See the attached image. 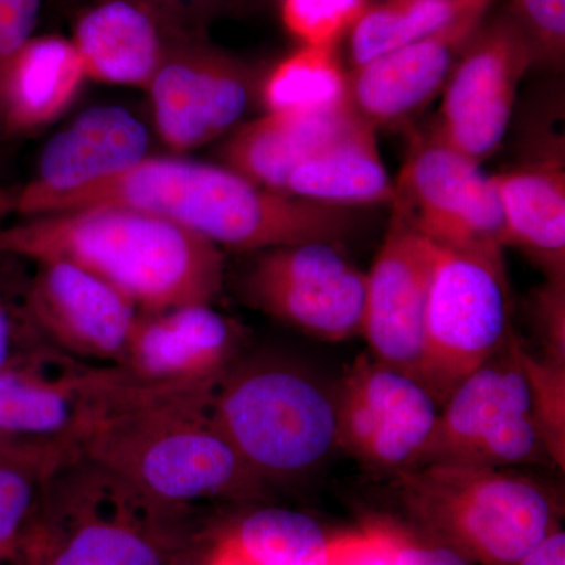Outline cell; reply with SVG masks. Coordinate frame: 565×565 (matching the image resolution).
Here are the masks:
<instances>
[{
    "mask_svg": "<svg viewBox=\"0 0 565 565\" xmlns=\"http://www.w3.org/2000/svg\"><path fill=\"white\" fill-rule=\"evenodd\" d=\"M87 79L147 88L170 47L161 24L143 3L106 0L85 11L74 28Z\"/></svg>",
    "mask_w": 565,
    "mask_h": 565,
    "instance_id": "21",
    "label": "cell"
},
{
    "mask_svg": "<svg viewBox=\"0 0 565 565\" xmlns=\"http://www.w3.org/2000/svg\"><path fill=\"white\" fill-rule=\"evenodd\" d=\"M243 330L211 303L140 313L121 370L147 386L215 388L236 364Z\"/></svg>",
    "mask_w": 565,
    "mask_h": 565,
    "instance_id": "17",
    "label": "cell"
},
{
    "mask_svg": "<svg viewBox=\"0 0 565 565\" xmlns=\"http://www.w3.org/2000/svg\"><path fill=\"white\" fill-rule=\"evenodd\" d=\"M25 263L0 253V371L47 345L29 315Z\"/></svg>",
    "mask_w": 565,
    "mask_h": 565,
    "instance_id": "29",
    "label": "cell"
},
{
    "mask_svg": "<svg viewBox=\"0 0 565 565\" xmlns=\"http://www.w3.org/2000/svg\"><path fill=\"white\" fill-rule=\"evenodd\" d=\"M516 351L530 381L535 415H537L548 455L553 462L564 467V364L552 362V360L546 363L539 362L520 343L516 345Z\"/></svg>",
    "mask_w": 565,
    "mask_h": 565,
    "instance_id": "31",
    "label": "cell"
},
{
    "mask_svg": "<svg viewBox=\"0 0 565 565\" xmlns=\"http://www.w3.org/2000/svg\"><path fill=\"white\" fill-rule=\"evenodd\" d=\"M364 6L366 0H280V18L303 46H337Z\"/></svg>",
    "mask_w": 565,
    "mask_h": 565,
    "instance_id": "30",
    "label": "cell"
},
{
    "mask_svg": "<svg viewBox=\"0 0 565 565\" xmlns=\"http://www.w3.org/2000/svg\"><path fill=\"white\" fill-rule=\"evenodd\" d=\"M0 565H28V542L20 548L0 555Z\"/></svg>",
    "mask_w": 565,
    "mask_h": 565,
    "instance_id": "40",
    "label": "cell"
},
{
    "mask_svg": "<svg viewBox=\"0 0 565 565\" xmlns=\"http://www.w3.org/2000/svg\"><path fill=\"white\" fill-rule=\"evenodd\" d=\"M203 565H259L243 552L230 533L223 534L207 553Z\"/></svg>",
    "mask_w": 565,
    "mask_h": 565,
    "instance_id": "37",
    "label": "cell"
},
{
    "mask_svg": "<svg viewBox=\"0 0 565 565\" xmlns=\"http://www.w3.org/2000/svg\"><path fill=\"white\" fill-rule=\"evenodd\" d=\"M533 65L534 52L508 10L484 18L441 92L434 136L481 166L504 140L520 82Z\"/></svg>",
    "mask_w": 565,
    "mask_h": 565,
    "instance_id": "9",
    "label": "cell"
},
{
    "mask_svg": "<svg viewBox=\"0 0 565 565\" xmlns=\"http://www.w3.org/2000/svg\"><path fill=\"white\" fill-rule=\"evenodd\" d=\"M262 99L267 114H326L352 106L337 46L300 44L269 71Z\"/></svg>",
    "mask_w": 565,
    "mask_h": 565,
    "instance_id": "26",
    "label": "cell"
},
{
    "mask_svg": "<svg viewBox=\"0 0 565 565\" xmlns=\"http://www.w3.org/2000/svg\"><path fill=\"white\" fill-rule=\"evenodd\" d=\"M512 337L503 250L435 245L418 379L437 404L441 407Z\"/></svg>",
    "mask_w": 565,
    "mask_h": 565,
    "instance_id": "7",
    "label": "cell"
},
{
    "mask_svg": "<svg viewBox=\"0 0 565 565\" xmlns=\"http://www.w3.org/2000/svg\"><path fill=\"white\" fill-rule=\"evenodd\" d=\"M147 90L163 143L188 151L228 132L244 117L252 76L223 52L182 46L169 51Z\"/></svg>",
    "mask_w": 565,
    "mask_h": 565,
    "instance_id": "15",
    "label": "cell"
},
{
    "mask_svg": "<svg viewBox=\"0 0 565 565\" xmlns=\"http://www.w3.org/2000/svg\"><path fill=\"white\" fill-rule=\"evenodd\" d=\"M434 264L435 245L405 215L393 211L384 244L366 274L360 334L375 360L415 379Z\"/></svg>",
    "mask_w": 565,
    "mask_h": 565,
    "instance_id": "16",
    "label": "cell"
},
{
    "mask_svg": "<svg viewBox=\"0 0 565 565\" xmlns=\"http://www.w3.org/2000/svg\"><path fill=\"white\" fill-rule=\"evenodd\" d=\"M515 565H565L564 531H552Z\"/></svg>",
    "mask_w": 565,
    "mask_h": 565,
    "instance_id": "36",
    "label": "cell"
},
{
    "mask_svg": "<svg viewBox=\"0 0 565 565\" xmlns=\"http://www.w3.org/2000/svg\"><path fill=\"white\" fill-rule=\"evenodd\" d=\"M359 117L352 106L326 114H264L233 134L223 147L225 167L285 193L289 173Z\"/></svg>",
    "mask_w": 565,
    "mask_h": 565,
    "instance_id": "24",
    "label": "cell"
},
{
    "mask_svg": "<svg viewBox=\"0 0 565 565\" xmlns=\"http://www.w3.org/2000/svg\"><path fill=\"white\" fill-rule=\"evenodd\" d=\"M211 412L263 482L308 475L338 446L337 394L299 364H234L215 388Z\"/></svg>",
    "mask_w": 565,
    "mask_h": 565,
    "instance_id": "5",
    "label": "cell"
},
{
    "mask_svg": "<svg viewBox=\"0 0 565 565\" xmlns=\"http://www.w3.org/2000/svg\"><path fill=\"white\" fill-rule=\"evenodd\" d=\"M508 11L525 33L535 63L559 68L565 55V0H512Z\"/></svg>",
    "mask_w": 565,
    "mask_h": 565,
    "instance_id": "32",
    "label": "cell"
},
{
    "mask_svg": "<svg viewBox=\"0 0 565 565\" xmlns=\"http://www.w3.org/2000/svg\"><path fill=\"white\" fill-rule=\"evenodd\" d=\"M248 302L321 341L362 333L366 274L334 244H299L263 252L245 277Z\"/></svg>",
    "mask_w": 565,
    "mask_h": 565,
    "instance_id": "10",
    "label": "cell"
},
{
    "mask_svg": "<svg viewBox=\"0 0 565 565\" xmlns=\"http://www.w3.org/2000/svg\"><path fill=\"white\" fill-rule=\"evenodd\" d=\"M18 188H0V218L14 214Z\"/></svg>",
    "mask_w": 565,
    "mask_h": 565,
    "instance_id": "39",
    "label": "cell"
},
{
    "mask_svg": "<svg viewBox=\"0 0 565 565\" xmlns=\"http://www.w3.org/2000/svg\"><path fill=\"white\" fill-rule=\"evenodd\" d=\"M28 565H43L39 530L28 541Z\"/></svg>",
    "mask_w": 565,
    "mask_h": 565,
    "instance_id": "41",
    "label": "cell"
},
{
    "mask_svg": "<svg viewBox=\"0 0 565 565\" xmlns=\"http://www.w3.org/2000/svg\"><path fill=\"white\" fill-rule=\"evenodd\" d=\"M215 388L147 386L128 377L82 435L76 455L188 511L204 501L258 497L264 482L212 419Z\"/></svg>",
    "mask_w": 565,
    "mask_h": 565,
    "instance_id": "2",
    "label": "cell"
},
{
    "mask_svg": "<svg viewBox=\"0 0 565 565\" xmlns=\"http://www.w3.org/2000/svg\"><path fill=\"white\" fill-rule=\"evenodd\" d=\"M87 81L73 41L32 36L13 58L0 93L2 139L51 125L70 109Z\"/></svg>",
    "mask_w": 565,
    "mask_h": 565,
    "instance_id": "22",
    "label": "cell"
},
{
    "mask_svg": "<svg viewBox=\"0 0 565 565\" xmlns=\"http://www.w3.org/2000/svg\"><path fill=\"white\" fill-rule=\"evenodd\" d=\"M487 2H492V0H487Z\"/></svg>",
    "mask_w": 565,
    "mask_h": 565,
    "instance_id": "43",
    "label": "cell"
},
{
    "mask_svg": "<svg viewBox=\"0 0 565 565\" xmlns=\"http://www.w3.org/2000/svg\"><path fill=\"white\" fill-rule=\"evenodd\" d=\"M73 455L58 445L0 455V555L20 548L35 533L52 475Z\"/></svg>",
    "mask_w": 565,
    "mask_h": 565,
    "instance_id": "27",
    "label": "cell"
},
{
    "mask_svg": "<svg viewBox=\"0 0 565 565\" xmlns=\"http://www.w3.org/2000/svg\"><path fill=\"white\" fill-rule=\"evenodd\" d=\"M401 500L433 542L468 563L515 565L556 530L541 486L503 468L426 463L397 473Z\"/></svg>",
    "mask_w": 565,
    "mask_h": 565,
    "instance_id": "6",
    "label": "cell"
},
{
    "mask_svg": "<svg viewBox=\"0 0 565 565\" xmlns=\"http://www.w3.org/2000/svg\"><path fill=\"white\" fill-rule=\"evenodd\" d=\"M392 206L438 247H505L503 215L490 177L434 134L412 148L394 181Z\"/></svg>",
    "mask_w": 565,
    "mask_h": 565,
    "instance_id": "11",
    "label": "cell"
},
{
    "mask_svg": "<svg viewBox=\"0 0 565 565\" xmlns=\"http://www.w3.org/2000/svg\"><path fill=\"white\" fill-rule=\"evenodd\" d=\"M126 379L121 367L82 362L43 345L0 371V430L76 452Z\"/></svg>",
    "mask_w": 565,
    "mask_h": 565,
    "instance_id": "12",
    "label": "cell"
},
{
    "mask_svg": "<svg viewBox=\"0 0 565 565\" xmlns=\"http://www.w3.org/2000/svg\"><path fill=\"white\" fill-rule=\"evenodd\" d=\"M334 394L338 445L377 470L418 467L440 414L418 379L363 353Z\"/></svg>",
    "mask_w": 565,
    "mask_h": 565,
    "instance_id": "13",
    "label": "cell"
},
{
    "mask_svg": "<svg viewBox=\"0 0 565 565\" xmlns=\"http://www.w3.org/2000/svg\"><path fill=\"white\" fill-rule=\"evenodd\" d=\"M236 544L259 565H327L332 539L302 512L266 508L252 512L232 531Z\"/></svg>",
    "mask_w": 565,
    "mask_h": 565,
    "instance_id": "28",
    "label": "cell"
},
{
    "mask_svg": "<svg viewBox=\"0 0 565 565\" xmlns=\"http://www.w3.org/2000/svg\"><path fill=\"white\" fill-rule=\"evenodd\" d=\"M396 565H471L455 550L437 542L418 544L396 533Z\"/></svg>",
    "mask_w": 565,
    "mask_h": 565,
    "instance_id": "35",
    "label": "cell"
},
{
    "mask_svg": "<svg viewBox=\"0 0 565 565\" xmlns=\"http://www.w3.org/2000/svg\"><path fill=\"white\" fill-rule=\"evenodd\" d=\"M563 140V139H561ZM504 222V245H514L544 267L550 281H564V145L555 140L530 159L490 174Z\"/></svg>",
    "mask_w": 565,
    "mask_h": 565,
    "instance_id": "20",
    "label": "cell"
},
{
    "mask_svg": "<svg viewBox=\"0 0 565 565\" xmlns=\"http://www.w3.org/2000/svg\"><path fill=\"white\" fill-rule=\"evenodd\" d=\"M285 193L348 210L392 204L394 181L379 154L373 126L359 115L289 173Z\"/></svg>",
    "mask_w": 565,
    "mask_h": 565,
    "instance_id": "23",
    "label": "cell"
},
{
    "mask_svg": "<svg viewBox=\"0 0 565 565\" xmlns=\"http://www.w3.org/2000/svg\"><path fill=\"white\" fill-rule=\"evenodd\" d=\"M0 253L32 264L81 267L114 286L141 313L211 303L225 277L217 245L129 207H84L0 225Z\"/></svg>",
    "mask_w": 565,
    "mask_h": 565,
    "instance_id": "3",
    "label": "cell"
},
{
    "mask_svg": "<svg viewBox=\"0 0 565 565\" xmlns=\"http://www.w3.org/2000/svg\"><path fill=\"white\" fill-rule=\"evenodd\" d=\"M28 310L52 348L74 359L120 367L141 311L120 291L73 264H35Z\"/></svg>",
    "mask_w": 565,
    "mask_h": 565,
    "instance_id": "14",
    "label": "cell"
},
{
    "mask_svg": "<svg viewBox=\"0 0 565 565\" xmlns=\"http://www.w3.org/2000/svg\"><path fill=\"white\" fill-rule=\"evenodd\" d=\"M327 565H396V531L371 526L334 537Z\"/></svg>",
    "mask_w": 565,
    "mask_h": 565,
    "instance_id": "33",
    "label": "cell"
},
{
    "mask_svg": "<svg viewBox=\"0 0 565 565\" xmlns=\"http://www.w3.org/2000/svg\"><path fill=\"white\" fill-rule=\"evenodd\" d=\"M516 345L512 337L449 394L418 467L445 462L505 468L552 459Z\"/></svg>",
    "mask_w": 565,
    "mask_h": 565,
    "instance_id": "8",
    "label": "cell"
},
{
    "mask_svg": "<svg viewBox=\"0 0 565 565\" xmlns=\"http://www.w3.org/2000/svg\"><path fill=\"white\" fill-rule=\"evenodd\" d=\"M189 512L70 456L52 475L41 512L43 565H184Z\"/></svg>",
    "mask_w": 565,
    "mask_h": 565,
    "instance_id": "4",
    "label": "cell"
},
{
    "mask_svg": "<svg viewBox=\"0 0 565 565\" xmlns=\"http://www.w3.org/2000/svg\"><path fill=\"white\" fill-rule=\"evenodd\" d=\"M41 6L43 0H0V93L11 62L33 36Z\"/></svg>",
    "mask_w": 565,
    "mask_h": 565,
    "instance_id": "34",
    "label": "cell"
},
{
    "mask_svg": "<svg viewBox=\"0 0 565 565\" xmlns=\"http://www.w3.org/2000/svg\"><path fill=\"white\" fill-rule=\"evenodd\" d=\"M489 6L487 0H366L348 32L351 66L434 35Z\"/></svg>",
    "mask_w": 565,
    "mask_h": 565,
    "instance_id": "25",
    "label": "cell"
},
{
    "mask_svg": "<svg viewBox=\"0 0 565 565\" xmlns=\"http://www.w3.org/2000/svg\"><path fill=\"white\" fill-rule=\"evenodd\" d=\"M98 206L148 212L218 248L239 252L337 245L359 225L348 207L263 188L228 167L174 158H147L128 172L68 192L18 188L14 214L29 217Z\"/></svg>",
    "mask_w": 565,
    "mask_h": 565,
    "instance_id": "1",
    "label": "cell"
},
{
    "mask_svg": "<svg viewBox=\"0 0 565 565\" xmlns=\"http://www.w3.org/2000/svg\"><path fill=\"white\" fill-rule=\"evenodd\" d=\"M150 134L120 106L85 110L47 141L36 177L22 188L31 192H68L131 170L147 159Z\"/></svg>",
    "mask_w": 565,
    "mask_h": 565,
    "instance_id": "19",
    "label": "cell"
},
{
    "mask_svg": "<svg viewBox=\"0 0 565 565\" xmlns=\"http://www.w3.org/2000/svg\"><path fill=\"white\" fill-rule=\"evenodd\" d=\"M47 445L39 441L24 440V438L14 437L0 430V455H11V452L25 451V449L35 448V446Z\"/></svg>",
    "mask_w": 565,
    "mask_h": 565,
    "instance_id": "38",
    "label": "cell"
},
{
    "mask_svg": "<svg viewBox=\"0 0 565 565\" xmlns=\"http://www.w3.org/2000/svg\"><path fill=\"white\" fill-rule=\"evenodd\" d=\"M162 2H181V0H162Z\"/></svg>",
    "mask_w": 565,
    "mask_h": 565,
    "instance_id": "42",
    "label": "cell"
},
{
    "mask_svg": "<svg viewBox=\"0 0 565 565\" xmlns=\"http://www.w3.org/2000/svg\"><path fill=\"white\" fill-rule=\"evenodd\" d=\"M486 14L487 10L475 11L444 31L349 71L353 109L374 129L422 114L444 92L460 52Z\"/></svg>",
    "mask_w": 565,
    "mask_h": 565,
    "instance_id": "18",
    "label": "cell"
}]
</instances>
